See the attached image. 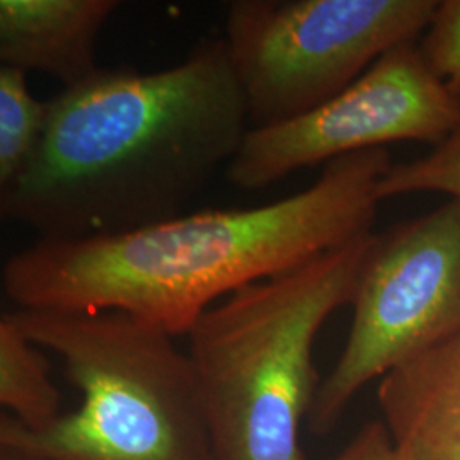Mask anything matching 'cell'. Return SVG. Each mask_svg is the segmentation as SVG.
<instances>
[{"instance_id":"15","label":"cell","mask_w":460,"mask_h":460,"mask_svg":"<svg viewBox=\"0 0 460 460\" xmlns=\"http://www.w3.org/2000/svg\"><path fill=\"white\" fill-rule=\"evenodd\" d=\"M0 460H38L26 456V454H21L16 450H9V448H2L0 452Z\"/></svg>"},{"instance_id":"5","label":"cell","mask_w":460,"mask_h":460,"mask_svg":"<svg viewBox=\"0 0 460 460\" xmlns=\"http://www.w3.org/2000/svg\"><path fill=\"white\" fill-rule=\"evenodd\" d=\"M438 0H237L222 38L249 128L305 115L425 33Z\"/></svg>"},{"instance_id":"12","label":"cell","mask_w":460,"mask_h":460,"mask_svg":"<svg viewBox=\"0 0 460 460\" xmlns=\"http://www.w3.org/2000/svg\"><path fill=\"white\" fill-rule=\"evenodd\" d=\"M418 191H433L460 199V123L425 157L393 164L378 184L380 201Z\"/></svg>"},{"instance_id":"16","label":"cell","mask_w":460,"mask_h":460,"mask_svg":"<svg viewBox=\"0 0 460 460\" xmlns=\"http://www.w3.org/2000/svg\"><path fill=\"white\" fill-rule=\"evenodd\" d=\"M0 452H2V444H0Z\"/></svg>"},{"instance_id":"8","label":"cell","mask_w":460,"mask_h":460,"mask_svg":"<svg viewBox=\"0 0 460 460\" xmlns=\"http://www.w3.org/2000/svg\"><path fill=\"white\" fill-rule=\"evenodd\" d=\"M397 460H460V332L378 382Z\"/></svg>"},{"instance_id":"9","label":"cell","mask_w":460,"mask_h":460,"mask_svg":"<svg viewBox=\"0 0 460 460\" xmlns=\"http://www.w3.org/2000/svg\"><path fill=\"white\" fill-rule=\"evenodd\" d=\"M115 0H0V68L41 72L64 84L81 83L99 66L102 26Z\"/></svg>"},{"instance_id":"1","label":"cell","mask_w":460,"mask_h":460,"mask_svg":"<svg viewBox=\"0 0 460 460\" xmlns=\"http://www.w3.org/2000/svg\"><path fill=\"white\" fill-rule=\"evenodd\" d=\"M247 130L222 38L164 70L98 68L45 101L9 218L60 241L180 217L227 167Z\"/></svg>"},{"instance_id":"6","label":"cell","mask_w":460,"mask_h":460,"mask_svg":"<svg viewBox=\"0 0 460 460\" xmlns=\"http://www.w3.org/2000/svg\"><path fill=\"white\" fill-rule=\"evenodd\" d=\"M351 305L345 348L309 412L317 435L367 384L460 332V199L376 234Z\"/></svg>"},{"instance_id":"10","label":"cell","mask_w":460,"mask_h":460,"mask_svg":"<svg viewBox=\"0 0 460 460\" xmlns=\"http://www.w3.org/2000/svg\"><path fill=\"white\" fill-rule=\"evenodd\" d=\"M0 408L31 428L45 427L60 414L47 358L9 317H0Z\"/></svg>"},{"instance_id":"14","label":"cell","mask_w":460,"mask_h":460,"mask_svg":"<svg viewBox=\"0 0 460 460\" xmlns=\"http://www.w3.org/2000/svg\"><path fill=\"white\" fill-rule=\"evenodd\" d=\"M329 460H397L391 435L382 420L365 423L358 433Z\"/></svg>"},{"instance_id":"13","label":"cell","mask_w":460,"mask_h":460,"mask_svg":"<svg viewBox=\"0 0 460 460\" xmlns=\"http://www.w3.org/2000/svg\"><path fill=\"white\" fill-rule=\"evenodd\" d=\"M429 70L460 96V0H442L418 45Z\"/></svg>"},{"instance_id":"2","label":"cell","mask_w":460,"mask_h":460,"mask_svg":"<svg viewBox=\"0 0 460 460\" xmlns=\"http://www.w3.org/2000/svg\"><path fill=\"white\" fill-rule=\"evenodd\" d=\"M387 148L331 161L307 190L244 210H205L83 239H38L4 266L19 309L123 313L190 334L217 298L372 232Z\"/></svg>"},{"instance_id":"3","label":"cell","mask_w":460,"mask_h":460,"mask_svg":"<svg viewBox=\"0 0 460 460\" xmlns=\"http://www.w3.org/2000/svg\"><path fill=\"white\" fill-rule=\"evenodd\" d=\"M376 234L367 232L212 305L190 331L214 460H305L302 423L317 393L314 345L351 304Z\"/></svg>"},{"instance_id":"4","label":"cell","mask_w":460,"mask_h":460,"mask_svg":"<svg viewBox=\"0 0 460 460\" xmlns=\"http://www.w3.org/2000/svg\"><path fill=\"white\" fill-rule=\"evenodd\" d=\"M9 319L62 360L83 401L40 428L0 412L2 448L38 460H214L197 370L172 336L123 313Z\"/></svg>"},{"instance_id":"7","label":"cell","mask_w":460,"mask_h":460,"mask_svg":"<svg viewBox=\"0 0 460 460\" xmlns=\"http://www.w3.org/2000/svg\"><path fill=\"white\" fill-rule=\"evenodd\" d=\"M459 123V94L429 70L418 43H406L313 111L249 128L226 167L227 180L239 190H263L363 150L408 140L438 146Z\"/></svg>"},{"instance_id":"11","label":"cell","mask_w":460,"mask_h":460,"mask_svg":"<svg viewBox=\"0 0 460 460\" xmlns=\"http://www.w3.org/2000/svg\"><path fill=\"white\" fill-rule=\"evenodd\" d=\"M45 118V101L34 96L28 75L0 68V224L31 159Z\"/></svg>"}]
</instances>
